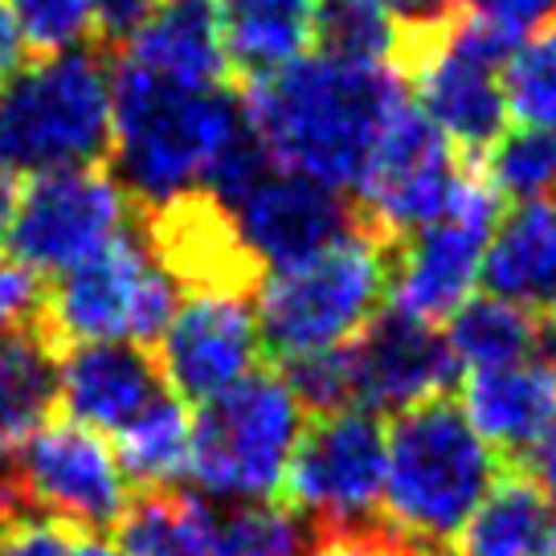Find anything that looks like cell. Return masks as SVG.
Listing matches in <instances>:
<instances>
[{"mask_svg":"<svg viewBox=\"0 0 556 556\" xmlns=\"http://www.w3.org/2000/svg\"><path fill=\"white\" fill-rule=\"evenodd\" d=\"M458 9L495 25V29H504L516 41L556 25V0H458Z\"/></svg>","mask_w":556,"mask_h":556,"instance_id":"32","label":"cell"},{"mask_svg":"<svg viewBox=\"0 0 556 556\" xmlns=\"http://www.w3.org/2000/svg\"><path fill=\"white\" fill-rule=\"evenodd\" d=\"M111 156V66L99 46L41 53L0 83V173L41 176Z\"/></svg>","mask_w":556,"mask_h":556,"instance_id":"5","label":"cell"},{"mask_svg":"<svg viewBox=\"0 0 556 556\" xmlns=\"http://www.w3.org/2000/svg\"><path fill=\"white\" fill-rule=\"evenodd\" d=\"M544 556H556V520H553V532H548V544H544Z\"/></svg>","mask_w":556,"mask_h":556,"instance_id":"42","label":"cell"},{"mask_svg":"<svg viewBox=\"0 0 556 556\" xmlns=\"http://www.w3.org/2000/svg\"><path fill=\"white\" fill-rule=\"evenodd\" d=\"M229 217L245 250L270 270L312 258L365 226V213L348 192L287 168H266Z\"/></svg>","mask_w":556,"mask_h":556,"instance_id":"15","label":"cell"},{"mask_svg":"<svg viewBox=\"0 0 556 556\" xmlns=\"http://www.w3.org/2000/svg\"><path fill=\"white\" fill-rule=\"evenodd\" d=\"M192 417L173 389L115 434V463L131 491L180 486L189 475Z\"/></svg>","mask_w":556,"mask_h":556,"instance_id":"24","label":"cell"},{"mask_svg":"<svg viewBox=\"0 0 556 556\" xmlns=\"http://www.w3.org/2000/svg\"><path fill=\"white\" fill-rule=\"evenodd\" d=\"M229 70L262 78L312 46L315 0H217Z\"/></svg>","mask_w":556,"mask_h":556,"instance_id":"22","label":"cell"},{"mask_svg":"<svg viewBox=\"0 0 556 556\" xmlns=\"http://www.w3.org/2000/svg\"><path fill=\"white\" fill-rule=\"evenodd\" d=\"M299 430L303 405L287 389L282 372L254 368L245 381L197 405L185 479L205 500L266 504L278 495Z\"/></svg>","mask_w":556,"mask_h":556,"instance_id":"7","label":"cell"},{"mask_svg":"<svg viewBox=\"0 0 556 556\" xmlns=\"http://www.w3.org/2000/svg\"><path fill=\"white\" fill-rule=\"evenodd\" d=\"M553 532V507L523 470L500 475L479 507L446 544L451 556H544Z\"/></svg>","mask_w":556,"mask_h":556,"instance_id":"21","label":"cell"},{"mask_svg":"<svg viewBox=\"0 0 556 556\" xmlns=\"http://www.w3.org/2000/svg\"><path fill=\"white\" fill-rule=\"evenodd\" d=\"M348 361H352L356 409L377 417L442 397L458 384V361L446 336L393 303H384L348 340Z\"/></svg>","mask_w":556,"mask_h":556,"instance_id":"14","label":"cell"},{"mask_svg":"<svg viewBox=\"0 0 556 556\" xmlns=\"http://www.w3.org/2000/svg\"><path fill=\"white\" fill-rule=\"evenodd\" d=\"M282 381H287V389L295 393V401L303 405V414L307 417L336 414V409H356L348 344L287 361V365H282Z\"/></svg>","mask_w":556,"mask_h":556,"instance_id":"29","label":"cell"},{"mask_svg":"<svg viewBox=\"0 0 556 556\" xmlns=\"http://www.w3.org/2000/svg\"><path fill=\"white\" fill-rule=\"evenodd\" d=\"M312 41L340 62L397 66L401 21L384 0H315Z\"/></svg>","mask_w":556,"mask_h":556,"instance_id":"26","label":"cell"},{"mask_svg":"<svg viewBox=\"0 0 556 556\" xmlns=\"http://www.w3.org/2000/svg\"><path fill=\"white\" fill-rule=\"evenodd\" d=\"M25 41L41 53L74 50L94 37L90 0H9Z\"/></svg>","mask_w":556,"mask_h":556,"instance_id":"30","label":"cell"},{"mask_svg":"<svg viewBox=\"0 0 556 556\" xmlns=\"http://www.w3.org/2000/svg\"><path fill=\"white\" fill-rule=\"evenodd\" d=\"M164 381L180 401H213L262 368L258 315L250 295H189L156 340Z\"/></svg>","mask_w":556,"mask_h":556,"instance_id":"13","label":"cell"},{"mask_svg":"<svg viewBox=\"0 0 556 556\" xmlns=\"http://www.w3.org/2000/svg\"><path fill=\"white\" fill-rule=\"evenodd\" d=\"M136 66L189 87H226L229 58L217 0H160L139 25L127 53Z\"/></svg>","mask_w":556,"mask_h":556,"instance_id":"20","label":"cell"},{"mask_svg":"<svg viewBox=\"0 0 556 556\" xmlns=\"http://www.w3.org/2000/svg\"><path fill=\"white\" fill-rule=\"evenodd\" d=\"M446 344L458 368L511 365L536 352V319L495 295H470L446 315Z\"/></svg>","mask_w":556,"mask_h":556,"instance_id":"25","label":"cell"},{"mask_svg":"<svg viewBox=\"0 0 556 556\" xmlns=\"http://www.w3.org/2000/svg\"><path fill=\"white\" fill-rule=\"evenodd\" d=\"M46 303V278L34 275L17 258H0V328L37 324Z\"/></svg>","mask_w":556,"mask_h":556,"instance_id":"33","label":"cell"},{"mask_svg":"<svg viewBox=\"0 0 556 556\" xmlns=\"http://www.w3.org/2000/svg\"><path fill=\"white\" fill-rule=\"evenodd\" d=\"M384 426L368 409H336L303 421L278 504L324 532H348L381 520Z\"/></svg>","mask_w":556,"mask_h":556,"instance_id":"8","label":"cell"},{"mask_svg":"<svg viewBox=\"0 0 556 556\" xmlns=\"http://www.w3.org/2000/svg\"><path fill=\"white\" fill-rule=\"evenodd\" d=\"M25 53H29V41L21 34L17 17L9 9V0H0V83L13 78L21 66H25Z\"/></svg>","mask_w":556,"mask_h":556,"instance_id":"36","label":"cell"},{"mask_svg":"<svg viewBox=\"0 0 556 556\" xmlns=\"http://www.w3.org/2000/svg\"><path fill=\"white\" fill-rule=\"evenodd\" d=\"M504 458L442 393L393 414L384 434L381 520L421 548H446L500 479Z\"/></svg>","mask_w":556,"mask_h":556,"instance_id":"3","label":"cell"},{"mask_svg":"<svg viewBox=\"0 0 556 556\" xmlns=\"http://www.w3.org/2000/svg\"><path fill=\"white\" fill-rule=\"evenodd\" d=\"M479 282L532 319H556V197L520 201L491 229Z\"/></svg>","mask_w":556,"mask_h":556,"instance_id":"19","label":"cell"},{"mask_svg":"<svg viewBox=\"0 0 556 556\" xmlns=\"http://www.w3.org/2000/svg\"><path fill=\"white\" fill-rule=\"evenodd\" d=\"M414 540L397 536L384 520L365 523V528H348V532H324L315 540L312 556H409Z\"/></svg>","mask_w":556,"mask_h":556,"instance_id":"34","label":"cell"},{"mask_svg":"<svg viewBox=\"0 0 556 556\" xmlns=\"http://www.w3.org/2000/svg\"><path fill=\"white\" fill-rule=\"evenodd\" d=\"M164 393L168 381L152 348L94 340L58 352V409L94 434H119Z\"/></svg>","mask_w":556,"mask_h":556,"instance_id":"17","label":"cell"},{"mask_svg":"<svg viewBox=\"0 0 556 556\" xmlns=\"http://www.w3.org/2000/svg\"><path fill=\"white\" fill-rule=\"evenodd\" d=\"M62 556H123V553L106 532H70Z\"/></svg>","mask_w":556,"mask_h":556,"instance_id":"39","label":"cell"},{"mask_svg":"<svg viewBox=\"0 0 556 556\" xmlns=\"http://www.w3.org/2000/svg\"><path fill=\"white\" fill-rule=\"evenodd\" d=\"M397 66H361L328 53L245 78L242 111L275 168L312 176L356 201L372 148L405 94Z\"/></svg>","mask_w":556,"mask_h":556,"instance_id":"1","label":"cell"},{"mask_svg":"<svg viewBox=\"0 0 556 556\" xmlns=\"http://www.w3.org/2000/svg\"><path fill=\"white\" fill-rule=\"evenodd\" d=\"M9 467L29 511L78 532H111L136 495L103 434L70 417H50L46 426H37L13 446Z\"/></svg>","mask_w":556,"mask_h":556,"instance_id":"10","label":"cell"},{"mask_svg":"<svg viewBox=\"0 0 556 556\" xmlns=\"http://www.w3.org/2000/svg\"><path fill=\"white\" fill-rule=\"evenodd\" d=\"M401 25H434V21L451 17L458 9V0H384Z\"/></svg>","mask_w":556,"mask_h":556,"instance_id":"38","label":"cell"},{"mask_svg":"<svg viewBox=\"0 0 556 556\" xmlns=\"http://www.w3.org/2000/svg\"><path fill=\"white\" fill-rule=\"evenodd\" d=\"M21 511H29V507H25V500H21L17 479H13V467H9V458L0 454V523L13 520V516H21Z\"/></svg>","mask_w":556,"mask_h":556,"instance_id":"40","label":"cell"},{"mask_svg":"<svg viewBox=\"0 0 556 556\" xmlns=\"http://www.w3.org/2000/svg\"><path fill=\"white\" fill-rule=\"evenodd\" d=\"M131 197L103 164L58 168L34 176L17 201L9 229V258L34 275H62L78 258L94 254L127 229Z\"/></svg>","mask_w":556,"mask_h":556,"instance_id":"11","label":"cell"},{"mask_svg":"<svg viewBox=\"0 0 556 556\" xmlns=\"http://www.w3.org/2000/svg\"><path fill=\"white\" fill-rule=\"evenodd\" d=\"M70 532L78 528L50 520L41 511H21L0 523V556H62Z\"/></svg>","mask_w":556,"mask_h":556,"instance_id":"31","label":"cell"},{"mask_svg":"<svg viewBox=\"0 0 556 556\" xmlns=\"http://www.w3.org/2000/svg\"><path fill=\"white\" fill-rule=\"evenodd\" d=\"M17 201H21L17 176L0 173V245L9 242V229H13V217H17Z\"/></svg>","mask_w":556,"mask_h":556,"instance_id":"41","label":"cell"},{"mask_svg":"<svg viewBox=\"0 0 556 556\" xmlns=\"http://www.w3.org/2000/svg\"><path fill=\"white\" fill-rule=\"evenodd\" d=\"M393 245L365 222L312 258L262 275L254 291L262 356L287 365L348 344L389 303Z\"/></svg>","mask_w":556,"mask_h":556,"instance_id":"4","label":"cell"},{"mask_svg":"<svg viewBox=\"0 0 556 556\" xmlns=\"http://www.w3.org/2000/svg\"><path fill=\"white\" fill-rule=\"evenodd\" d=\"M176 303V278L156 262L143 229L131 226L94 254L66 266L62 275H53L37 328L53 352L94 340H131L156 348Z\"/></svg>","mask_w":556,"mask_h":556,"instance_id":"6","label":"cell"},{"mask_svg":"<svg viewBox=\"0 0 556 556\" xmlns=\"http://www.w3.org/2000/svg\"><path fill=\"white\" fill-rule=\"evenodd\" d=\"M500 205L504 201L483 180V173L467 168L451 217L417 229L393 245L389 303L426 324H438L463 299H470L479 270H483L486 238L500 222Z\"/></svg>","mask_w":556,"mask_h":556,"instance_id":"12","label":"cell"},{"mask_svg":"<svg viewBox=\"0 0 556 556\" xmlns=\"http://www.w3.org/2000/svg\"><path fill=\"white\" fill-rule=\"evenodd\" d=\"M507 119L520 127H553L556 131V25L520 37L507 53L504 70Z\"/></svg>","mask_w":556,"mask_h":556,"instance_id":"28","label":"cell"},{"mask_svg":"<svg viewBox=\"0 0 556 556\" xmlns=\"http://www.w3.org/2000/svg\"><path fill=\"white\" fill-rule=\"evenodd\" d=\"M245 131L242 94L189 87L119 58L111 66V176L139 213L201 189L208 164Z\"/></svg>","mask_w":556,"mask_h":556,"instance_id":"2","label":"cell"},{"mask_svg":"<svg viewBox=\"0 0 556 556\" xmlns=\"http://www.w3.org/2000/svg\"><path fill=\"white\" fill-rule=\"evenodd\" d=\"M139 229L156 262L189 295H254L262 262L250 254L233 229L226 205L205 189L180 192L160 208L139 213Z\"/></svg>","mask_w":556,"mask_h":556,"instance_id":"16","label":"cell"},{"mask_svg":"<svg viewBox=\"0 0 556 556\" xmlns=\"http://www.w3.org/2000/svg\"><path fill=\"white\" fill-rule=\"evenodd\" d=\"M463 414L500 458H523L556 430V368L540 356L463 377Z\"/></svg>","mask_w":556,"mask_h":556,"instance_id":"18","label":"cell"},{"mask_svg":"<svg viewBox=\"0 0 556 556\" xmlns=\"http://www.w3.org/2000/svg\"><path fill=\"white\" fill-rule=\"evenodd\" d=\"M516 463H520L523 475H528L548 500H556V430L540 438L536 446L523 454V458H516Z\"/></svg>","mask_w":556,"mask_h":556,"instance_id":"37","label":"cell"},{"mask_svg":"<svg viewBox=\"0 0 556 556\" xmlns=\"http://www.w3.org/2000/svg\"><path fill=\"white\" fill-rule=\"evenodd\" d=\"M156 4L160 0H90L94 37H103V46H127Z\"/></svg>","mask_w":556,"mask_h":556,"instance_id":"35","label":"cell"},{"mask_svg":"<svg viewBox=\"0 0 556 556\" xmlns=\"http://www.w3.org/2000/svg\"><path fill=\"white\" fill-rule=\"evenodd\" d=\"M58 409V352L37 324L0 328V451L46 426Z\"/></svg>","mask_w":556,"mask_h":556,"instance_id":"23","label":"cell"},{"mask_svg":"<svg viewBox=\"0 0 556 556\" xmlns=\"http://www.w3.org/2000/svg\"><path fill=\"white\" fill-rule=\"evenodd\" d=\"M467 164L417 103H405L389 115L372 148L368 173L356 189V205L384 242H401L417 229L451 217Z\"/></svg>","mask_w":556,"mask_h":556,"instance_id":"9","label":"cell"},{"mask_svg":"<svg viewBox=\"0 0 556 556\" xmlns=\"http://www.w3.org/2000/svg\"><path fill=\"white\" fill-rule=\"evenodd\" d=\"M483 180L500 201H544L556 197V131L553 127H507L483 152Z\"/></svg>","mask_w":556,"mask_h":556,"instance_id":"27","label":"cell"}]
</instances>
